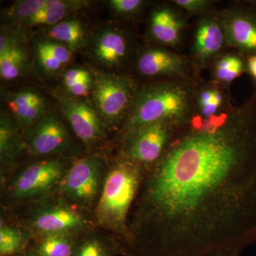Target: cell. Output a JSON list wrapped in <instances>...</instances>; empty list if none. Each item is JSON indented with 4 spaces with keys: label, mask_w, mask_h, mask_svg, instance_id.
Listing matches in <instances>:
<instances>
[{
    "label": "cell",
    "mask_w": 256,
    "mask_h": 256,
    "mask_svg": "<svg viewBox=\"0 0 256 256\" xmlns=\"http://www.w3.org/2000/svg\"><path fill=\"white\" fill-rule=\"evenodd\" d=\"M60 110L77 137L88 146L99 142L104 134V121L88 102L68 95L58 96Z\"/></svg>",
    "instance_id": "obj_8"
},
{
    "label": "cell",
    "mask_w": 256,
    "mask_h": 256,
    "mask_svg": "<svg viewBox=\"0 0 256 256\" xmlns=\"http://www.w3.org/2000/svg\"><path fill=\"white\" fill-rule=\"evenodd\" d=\"M182 28V20L170 8H158L152 14V34L156 41L163 44L169 46L176 44Z\"/></svg>",
    "instance_id": "obj_17"
},
{
    "label": "cell",
    "mask_w": 256,
    "mask_h": 256,
    "mask_svg": "<svg viewBox=\"0 0 256 256\" xmlns=\"http://www.w3.org/2000/svg\"><path fill=\"white\" fill-rule=\"evenodd\" d=\"M102 164L96 158L76 160L60 183V192L76 204H90L102 186Z\"/></svg>",
    "instance_id": "obj_6"
},
{
    "label": "cell",
    "mask_w": 256,
    "mask_h": 256,
    "mask_svg": "<svg viewBox=\"0 0 256 256\" xmlns=\"http://www.w3.org/2000/svg\"><path fill=\"white\" fill-rule=\"evenodd\" d=\"M24 142L32 154L50 156L67 149L70 144V136L58 116L46 114L28 128Z\"/></svg>",
    "instance_id": "obj_9"
},
{
    "label": "cell",
    "mask_w": 256,
    "mask_h": 256,
    "mask_svg": "<svg viewBox=\"0 0 256 256\" xmlns=\"http://www.w3.org/2000/svg\"><path fill=\"white\" fill-rule=\"evenodd\" d=\"M128 242L138 256L239 254L256 242V92L192 116L144 174Z\"/></svg>",
    "instance_id": "obj_1"
},
{
    "label": "cell",
    "mask_w": 256,
    "mask_h": 256,
    "mask_svg": "<svg viewBox=\"0 0 256 256\" xmlns=\"http://www.w3.org/2000/svg\"><path fill=\"white\" fill-rule=\"evenodd\" d=\"M144 174L141 166L124 158L112 166L104 180L95 210L96 220L100 226L128 239V216Z\"/></svg>",
    "instance_id": "obj_3"
},
{
    "label": "cell",
    "mask_w": 256,
    "mask_h": 256,
    "mask_svg": "<svg viewBox=\"0 0 256 256\" xmlns=\"http://www.w3.org/2000/svg\"><path fill=\"white\" fill-rule=\"evenodd\" d=\"M48 32V38L63 44L72 52L80 50L86 43L85 28L76 18H65L52 26Z\"/></svg>",
    "instance_id": "obj_21"
},
{
    "label": "cell",
    "mask_w": 256,
    "mask_h": 256,
    "mask_svg": "<svg viewBox=\"0 0 256 256\" xmlns=\"http://www.w3.org/2000/svg\"><path fill=\"white\" fill-rule=\"evenodd\" d=\"M181 127L160 121L138 128L126 136L124 159L139 165L146 172L162 158Z\"/></svg>",
    "instance_id": "obj_5"
},
{
    "label": "cell",
    "mask_w": 256,
    "mask_h": 256,
    "mask_svg": "<svg viewBox=\"0 0 256 256\" xmlns=\"http://www.w3.org/2000/svg\"><path fill=\"white\" fill-rule=\"evenodd\" d=\"M20 256H21V255H20Z\"/></svg>",
    "instance_id": "obj_35"
},
{
    "label": "cell",
    "mask_w": 256,
    "mask_h": 256,
    "mask_svg": "<svg viewBox=\"0 0 256 256\" xmlns=\"http://www.w3.org/2000/svg\"><path fill=\"white\" fill-rule=\"evenodd\" d=\"M128 48L127 40L121 32L106 30L94 40L92 54L99 63L112 68L122 63L127 55Z\"/></svg>",
    "instance_id": "obj_14"
},
{
    "label": "cell",
    "mask_w": 256,
    "mask_h": 256,
    "mask_svg": "<svg viewBox=\"0 0 256 256\" xmlns=\"http://www.w3.org/2000/svg\"><path fill=\"white\" fill-rule=\"evenodd\" d=\"M223 96L218 90L208 89L203 90L198 98V104L200 107L208 105L222 106Z\"/></svg>",
    "instance_id": "obj_29"
},
{
    "label": "cell",
    "mask_w": 256,
    "mask_h": 256,
    "mask_svg": "<svg viewBox=\"0 0 256 256\" xmlns=\"http://www.w3.org/2000/svg\"><path fill=\"white\" fill-rule=\"evenodd\" d=\"M8 107L18 128H28L47 114L46 101L33 89H23L11 94Z\"/></svg>",
    "instance_id": "obj_12"
},
{
    "label": "cell",
    "mask_w": 256,
    "mask_h": 256,
    "mask_svg": "<svg viewBox=\"0 0 256 256\" xmlns=\"http://www.w3.org/2000/svg\"><path fill=\"white\" fill-rule=\"evenodd\" d=\"M28 237L20 229L1 223L0 256L21 255L26 250Z\"/></svg>",
    "instance_id": "obj_25"
},
{
    "label": "cell",
    "mask_w": 256,
    "mask_h": 256,
    "mask_svg": "<svg viewBox=\"0 0 256 256\" xmlns=\"http://www.w3.org/2000/svg\"><path fill=\"white\" fill-rule=\"evenodd\" d=\"M94 77L82 67L70 68L64 72L62 82L68 96L82 98L92 92Z\"/></svg>",
    "instance_id": "obj_24"
},
{
    "label": "cell",
    "mask_w": 256,
    "mask_h": 256,
    "mask_svg": "<svg viewBox=\"0 0 256 256\" xmlns=\"http://www.w3.org/2000/svg\"><path fill=\"white\" fill-rule=\"evenodd\" d=\"M34 50L38 64L48 74L60 72L72 60V52L65 45L48 37L35 42Z\"/></svg>",
    "instance_id": "obj_18"
},
{
    "label": "cell",
    "mask_w": 256,
    "mask_h": 256,
    "mask_svg": "<svg viewBox=\"0 0 256 256\" xmlns=\"http://www.w3.org/2000/svg\"><path fill=\"white\" fill-rule=\"evenodd\" d=\"M88 2L80 0H48L46 5L20 26H54L65 20L67 14L86 6Z\"/></svg>",
    "instance_id": "obj_16"
},
{
    "label": "cell",
    "mask_w": 256,
    "mask_h": 256,
    "mask_svg": "<svg viewBox=\"0 0 256 256\" xmlns=\"http://www.w3.org/2000/svg\"><path fill=\"white\" fill-rule=\"evenodd\" d=\"M222 24L227 43L247 57L256 54V2L234 8Z\"/></svg>",
    "instance_id": "obj_10"
},
{
    "label": "cell",
    "mask_w": 256,
    "mask_h": 256,
    "mask_svg": "<svg viewBox=\"0 0 256 256\" xmlns=\"http://www.w3.org/2000/svg\"><path fill=\"white\" fill-rule=\"evenodd\" d=\"M48 0H24L16 2L4 13V18L11 23L21 25L46 5Z\"/></svg>",
    "instance_id": "obj_27"
},
{
    "label": "cell",
    "mask_w": 256,
    "mask_h": 256,
    "mask_svg": "<svg viewBox=\"0 0 256 256\" xmlns=\"http://www.w3.org/2000/svg\"><path fill=\"white\" fill-rule=\"evenodd\" d=\"M86 225L77 210L62 204L44 207L32 220V227L40 236L52 234L76 236Z\"/></svg>",
    "instance_id": "obj_11"
},
{
    "label": "cell",
    "mask_w": 256,
    "mask_h": 256,
    "mask_svg": "<svg viewBox=\"0 0 256 256\" xmlns=\"http://www.w3.org/2000/svg\"><path fill=\"white\" fill-rule=\"evenodd\" d=\"M234 256L232 255H220V256Z\"/></svg>",
    "instance_id": "obj_33"
},
{
    "label": "cell",
    "mask_w": 256,
    "mask_h": 256,
    "mask_svg": "<svg viewBox=\"0 0 256 256\" xmlns=\"http://www.w3.org/2000/svg\"><path fill=\"white\" fill-rule=\"evenodd\" d=\"M76 236L52 234L42 236L24 254L26 256H72Z\"/></svg>",
    "instance_id": "obj_20"
},
{
    "label": "cell",
    "mask_w": 256,
    "mask_h": 256,
    "mask_svg": "<svg viewBox=\"0 0 256 256\" xmlns=\"http://www.w3.org/2000/svg\"><path fill=\"white\" fill-rule=\"evenodd\" d=\"M247 70L246 62L237 55H227L217 62L215 77L220 82L230 84Z\"/></svg>",
    "instance_id": "obj_26"
},
{
    "label": "cell",
    "mask_w": 256,
    "mask_h": 256,
    "mask_svg": "<svg viewBox=\"0 0 256 256\" xmlns=\"http://www.w3.org/2000/svg\"><path fill=\"white\" fill-rule=\"evenodd\" d=\"M140 73L146 76H181L188 68L186 60L178 54L162 50L150 48L140 56Z\"/></svg>",
    "instance_id": "obj_13"
},
{
    "label": "cell",
    "mask_w": 256,
    "mask_h": 256,
    "mask_svg": "<svg viewBox=\"0 0 256 256\" xmlns=\"http://www.w3.org/2000/svg\"><path fill=\"white\" fill-rule=\"evenodd\" d=\"M144 3L142 0H111L109 2V4L114 12L122 15L138 12Z\"/></svg>",
    "instance_id": "obj_28"
},
{
    "label": "cell",
    "mask_w": 256,
    "mask_h": 256,
    "mask_svg": "<svg viewBox=\"0 0 256 256\" xmlns=\"http://www.w3.org/2000/svg\"><path fill=\"white\" fill-rule=\"evenodd\" d=\"M225 40L222 22L215 18H204L198 24L195 35L194 50L197 58L202 62L210 60L220 52Z\"/></svg>",
    "instance_id": "obj_15"
},
{
    "label": "cell",
    "mask_w": 256,
    "mask_h": 256,
    "mask_svg": "<svg viewBox=\"0 0 256 256\" xmlns=\"http://www.w3.org/2000/svg\"><path fill=\"white\" fill-rule=\"evenodd\" d=\"M138 90L136 82L128 77L96 74L92 94L95 108L102 121L116 124L127 117Z\"/></svg>",
    "instance_id": "obj_4"
},
{
    "label": "cell",
    "mask_w": 256,
    "mask_h": 256,
    "mask_svg": "<svg viewBox=\"0 0 256 256\" xmlns=\"http://www.w3.org/2000/svg\"><path fill=\"white\" fill-rule=\"evenodd\" d=\"M21 256H26L24 255V254H21Z\"/></svg>",
    "instance_id": "obj_34"
},
{
    "label": "cell",
    "mask_w": 256,
    "mask_h": 256,
    "mask_svg": "<svg viewBox=\"0 0 256 256\" xmlns=\"http://www.w3.org/2000/svg\"><path fill=\"white\" fill-rule=\"evenodd\" d=\"M65 173L58 160H44L30 165L15 178L12 186V196L26 200L44 194L60 184Z\"/></svg>",
    "instance_id": "obj_7"
},
{
    "label": "cell",
    "mask_w": 256,
    "mask_h": 256,
    "mask_svg": "<svg viewBox=\"0 0 256 256\" xmlns=\"http://www.w3.org/2000/svg\"><path fill=\"white\" fill-rule=\"evenodd\" d=\"M18 126L14 119L5 114H1L0 120V158L2 164L8 166L14 162L23 141L18 132Z\"/></svg>",
    "instance_id": "obj_19"
},
{
    "label": "cell",
    "mask_w": 256,
    "mask_h": 256,
    "mask_svg": "<svg viewBox=\"0 0 256 256\" xmlns=\"http://www.w3.org/2000/svg\"><path fill=\"white\" fill-rule=\"evenodd\" d=\"M118 246L114 240L98 234L77 238L72 256H116Z\"/></svg>",
    "instance_id": "obj_23"
},
{
    "label": "cell",
    "mask_w": 256,
    "mask_h": 256,
    "mask_svg": "<svg viewBox=\"0 0 256 256\" xmlns=\"http://www.w3.org/2000/svg\"><path fill=\"white\" fill-rule=\"evenodd\" d=\"M174 3L191 13L203 11L210 4V2L206 0H176Z\"/></svg>",
    "instance_id": "obj_30"
},
{
    "label": "cell",
    "mask_w": 256,
    "mask_h": 256,
    "mask_svg": "<svg viewBox=\"0 0 256 256\" xmlns=\"http://www.w3.org/2000/svg\"><path fill=\"white\" fill-rule=\"evenodd\" d=\"M247 72L256 79V54L247 57Z\"/></svg>",
    "instance_id": "obj_32"
},
{
    "label": "cell",
    "mask_w": 256,
    "mask_h": 256,
    "mask_svg": "<svg viewBox=\"0 0 256 256\" xmlns=\"http://www.w3.org/2000/svg\"><path fill=\"white\" fill-rule=\"evenodd\" d=\"M21 42L20 35L14 33V32L2 31L0 36V54H2L15 44Z\"/></svg>",
    "instance_id": "obj_31"
},
{
    "label": "cell",
    "mask_w": 256,
    "mask_h": 256,
    "mask_svg": "<svg viewBox=\"0 0 256 256\" xmlns=\"http://www.w3.org/2000/svg\"><path fill=\"white\" fill-rule=\"evenodd\" d=\"M28 62V50L21 42L15 44L0 54V74L4 80L18 78L26 70Z\"/></svg>",
    "instance_id": "obj_22"
},
{
    "label": "cell",
    "mask_w": 256,
    "mask_h": 256,
    "mask_svg": "<svg viewBox=\"0 0 256 256\" xmlns=\"http://www.w3.org/2000/svg\"><path fill=\"white\" fill-rule=\"evenodd\" d=\"M193 92L180 80L160 82L138 90L124 124L126 136L142 127L160 121L183 126L192 117Z\"/></svg>",
    "instance_id": "obj_2"
}]
</instances>
